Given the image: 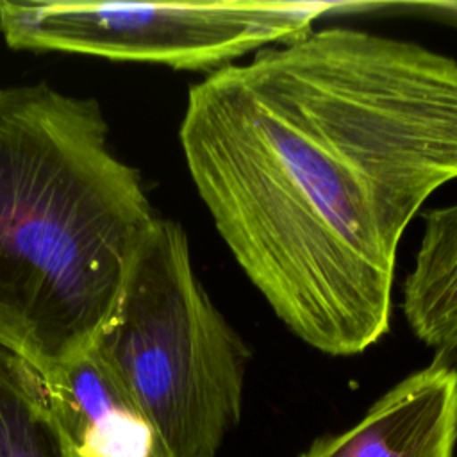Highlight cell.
Listing matches in <instances>:
<instances>
[{"instance_id": "6da1fadb", "label": "cell", "mask_w": 457, "mask_h": 457, "mask_svg": "<svg viewBox=\"0 0 457 457\" xmlns=\"http://www.w3.org/2000/svg\"><path fill=\"white\" fill-rule=\"evenodd\" d=\"M179 139L275 316L321 353L357 355L391 327L405 228L457 179V59L311 29L193 84Z\"/></svg>"}, {"instance_id": "7a4b0ae2", "label": "cell", "mask_w": 457, "mask_h": 457, "mask_svg": "<svg viewBox=\"0 0 457 457\" xmlns=\"http://www.w3.org/2000/svg\"><path fill=\"white\" fill-rule=\"evenodd\" d=\"M155 218L93 98L0 89V346L41 375L89 352Z\"/></svg>"}, {"instance_id": "3957f363", "label": "cell", "mask_w": 457, "mask_h": 457, "mask_svg": "<svg viewBox=\"0 0 457 457\" xmlns=\"http://www.w3.org/2000/svg\"><path fill=\"white\" fill-rule=\"evenodd\" d=\"M91 350L171 457H214L239 423L252 353L198 280L173 220L152 223Z\"/></svg>"}, {"instance_id": "277c9868", "label": "cell", "mask_w": 457, "mask_h": 457, "mask_svg": "<svg viewBox=\"0 0 457 457\" xmlns=\"http://www.w3.org/2000/svg\"><path fill=\"white\" fill-rule=\"evenodd\" d=\"M332 5L293 2L0 0V32L16 50L216 71L312 29Z\"/></svg>"}, {"instance_id": "5b68a950", "label": "cell", "mask_w": 457, "mask_h": 457, "mask_svg": "<svg viewBox=\"0 0 457 457\" xmlns=\"http://www.w3.org/2000/svg\"><path fill=\"white\" fill-rule=\"evenodd\" d=\"M457 368L437 355L384 393L348 430L316 439L300 457H453Z\"/></svg>"}, {"instance_id": "8992f818", "label": "cell", "mask_w": 457, "mask_h": 457, "mask_svg": "<svg viewBox=\"0 0 457 457\" xmlns=\"http://www.w3.org/2000/svg\"><path fill=\"white\" fill-rule=\"evenodd\" d=\"M43 380L61 457H171L155 425L93 350Z\"/></svg>"}, {"instance_id": "52a82bcc", "label": "cell", "mask_w": 457, "mask_h": 457, "mask_svg": "<svg viewBox=\"0 0 457 457\" xmlns=\"http://www.w3.org/2000/svg\"><path fill=\"white\" fill-rule=\"evenodd\" d=\"M402 311L423 345L439 355L457 350V202L425 214L414 264L402 287Z\"/></svg>"}, {"instance_id": "ba28073f", "label": "cell", "mask_w": 457, "mask_h": 457, "mask_svg": "<svg viewBox=\"0 0 457 457\" xmlns=\"http://www.w3.org/2000/svg\"><path fill=\"white\" fill-rule=\"evenodd\" d=\"M0 457H61L43 375L0 346Z\"/></svg>"}, {"instance_id": "9c48e42d", "label": "cell", "mask_w": 457, "mask_h": 457, "mask_svg": "<svg viewBox=\"0 0 457 457\" xmlns=\"http://www.w3.org/2000/svg\"><path fill=\"white\" fill-rule=\"evenodd\" d=\"M402 7L420 12L421 16L432 18L436 21L457 27V0H436V2H411L402 4Z\"/></svg>"}]
</instances>
